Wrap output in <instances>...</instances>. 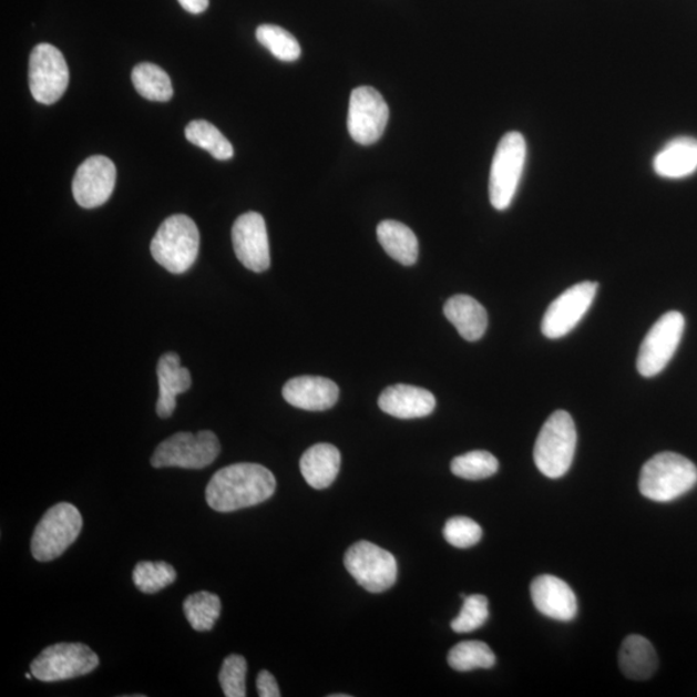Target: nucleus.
Here are the masks:
<instances>
[{"mask_svg":"<svg viewBox=\"0 0 697 697\" xmlns=\"http://www.w3.org/2000/svg\"><path fill=\"white\" fill-rule=\"evenodd\" d=\"M277 489L276 476L260 464L239 463L218 470L206 489L207 504L230 513L265 503Z\"/></svg>","mask_w":697,"mask_h":697,"instance_id":"nucleus-1","label":"nucleus"},{"mask_svg":"<svg viewBox=\"0 0 697 697\" xmlns=\"http://www.w3.org/2000/svg\"><path fill=\"white\" fill-rule=\"evenodd\" d=\"M697 483V468L676 452L657 453L642 468L639 491L656 503H669L690 492Z\"/></svg>","mask_w":697,"mask_h":697,"instance_id":"nucleus-2","label":"nucleus"},{"mask_svg":"<svg viewBox=\"0 0 697 697\" xmlns=\"http://www.w3.org/2000/svg\"><path fill=\"white\" fill-rule=\"evenodd\" d=\"M201 246L198 226L186 215L164 221L155 233L151 250L154 260L172 274H184L197 260Z\"/></svg>","mask_w":697,"mask_h":697,"instance_id":"nucleus-3","label":"nucleus"},{"mask_svg":"<svg viewBox=\"0 0 697 697\" xmlns=\"http://www.w3.org/2000/svg\"><path fill=\"white\" fill-rule=\"evenodd\" d=\"M576 444L574 419L563 410L553 412L535 443L534 460L540 472L552 480L565 475L573 465Z\"/></svg>","mask_w":697,"mask_h":697,"instance_id":"nucleus-4","label":"nucleus"},{"mask_svg":"<svg viewBox=\"0 0 697 697\" xmlns=\"http://www.w3.org/2000/svg\"><path fill=\"white\" fill-rule=\"evenodd\" d=\"M527 160V144L522 133L509 132L500 140L490 172V201L493 208L511 207L521 184Z\"/></svg>","mask_w":697,"mask_h":697,"instance_id":"nucleus-5","label":"nucleus"},{"mask_svg":"<svg viewBox=\"0 0 697 697\" xmlns=\"http://www.w3.org/2000/svg\"><path fill=\"white\" fill-rule=\"evenodd\" d=\"M83 527L81 512L68 503L54 505L37 524L31 539V553L39 562H50L74 544Z\"/></svg>","mask_w":697,"mask_h":697,"instance_id":"nucleus-6","label":"nucleus"},{"mask_svg":"<svg viewBox=\"0 0 697 697\" xmlns=\"http://www.w3.org/2000/svg\"><path fill=\"white\" fill-rule=\"evenodd\" d=\"M221 441L214 432L202 430L197 434L177 433L163 441L154 451V468L202 469L221 455Z\"/></svg>","mask_w":697,"mask_h":697,"instance_id":"nucleus-7","label":"nucleus"},{"mask_svg":"<svg viewBox=\"0 0 697 697\" xmlns=\"http://www.w3.org/2000/svg\"><path fill=\"white\" fill-rule=\"evenodd\" d=\"M99 656L83 644H58L43 649L30 672L41 683H60L90 675L99 667Z\"/></svg>","mask_w":697,"mask_h":697,"instance_id":"nucleus-8","label":"nucleus"},{"mask_svg":"<svg viewBox=\"0 0 697 697\" xmlns=\"http://www.w3.org/2000/svg\"><path fill=\"white\" fill-rule=\"evenodd\" d=\"M344 563L348 573L367 592L382 593L397 582L398 565L394 555L370 542L351 545Z\"/></svg>","mask_w":697,"mask_h":697,"instance_id":"nucleus-9","label":"nucleus"},{"mask_svg":"<svg viewBox=\"0 0 697 697\" xmlns=\"http://www.w3.org/2000/svg\"><path fill=\"white\" fill-rule=\"evenodd\" d=\"M685 331V317L669 311L657 320L639 348L637 368L644 378H654L668 366Z\"/></svg>","mask_w":697,"mask_h":697,"instance_id":"nucleus-10","label":"nucleus"},{"mask_svg":"<svg viewBox=\"0 0 697 697\" xmlns=\"http://www.w3.org/2000/svg\"><path fill=\"white\" fill-rule=\"evenodd\" d=\"M29 85L38 103L52 105L64 95L69 85V68L57 47L38 44L30 54Z\"/></svg>","mask_w":697,"mask_h":697,"instance_id":"nucleus-11","label":"nucleus"},{"mask_svg":"<svg viewBox=\"0 0 697 697\" xmlns=\"http://www.w3.org/2000/svg\"><path fill=\"white\" fill-rule=\"evenodd\" d=\"M389 122V106L381 93L372 88H358L351 92L348 130L360 145L378 143Z\"/></svg>","mask_w":697,"mask_h":697,"instance_id":"nucleus-12","label":"nucleus"},{"mask_svg":"<svg viewBox=\"0 0 697 697\" xmlns=\"http://www.w3.org/2000/svg\"><path fill=\"white\" fill-rule=\"evenodd\" d=\"M597 291L598 284L595 281H582L560 295L543 318L542 332L545 338L561 339L573 331L590 311Z\"/></svg>","mask_w":697,"mask_h":697,"instance_id":"nucleus-13","label":"nucleus"},{"mask_svg":"<svg viewBox=\"0 0 697 697\" xmlns=\"http://www.w3.org/2000/svg\"><path fill=\"white\" fill-rule=\"evenodd\" d=\"M235 255L245 268L263 273L270 266L268 230L264 217L257 213L243 214L232 229Z\"/></svg>","mask_w":697,"mask_h":697,"instance_id":"nucleus-14","label":"nucleus"},{"mask_svg":"<svg viewBox=\"0 0 697 697\" xmlns=\"http://www.w3.org/2000/svg\"><path fill=\"white\" fill-rule=\"evenodd\" d=\"M115 182V164L103 155L91 156L75 172L74 199L83 208L103 206L112 197Z\"/></svg>","mask_w":697,"mask_h":697,"instance_id":"nucleus-15","label":"nucleus"},{"mask_svg":"<svg viewBox=\"0 0 697 697\" xmlns=\"http://www.w3.org/2000/svg\"><path fill=\"white\" fill-rule=\"evenodd\" d=\"M531 598L539 613L558 622H571L577 615V598L562 578L542 575L531 584Z\"/></svg>","mask_w":697,"mask_h":697,"instance_id":"nucleus-16","label":"nucleus"},{"mask_svg":"<svg viewBox=\"0 0 697 697\" xmlns=\"http://www.w3.org/2000/svg\"><path fill=\"white\" fill-rule=\"evenodd\" d=\"M286 402L305 411H327L338 403L339 387L319 376H299L284 387Z\"/></svg>","mask_w":697,"mask_h":697,"instance_id":"nucleus-17","label":"nucleus"},{"mask_svg":"<svg viewBox=\"0 0 697 697\" xmlns=\"http://www.w3.org/2000/svg\"><path fill=\"white\" fill-rule=\"evenodd\" d=\"M435 404V397L429 390L406 383L387 388L379 398V407L383 412L402 420L429 417Z\"/></svg>","mask_w":697,"mask_h":697,"instance_id":"nucleus-18","label":"nucleus"},{"mask_svg":"<svg viewBox=\"0 0 697 697\" xmlns=\"http://www.w3.org/2000/svg\"><path fill=\"white\" fill-rule=\"evenodd\" d=\"M160 382V399L156 402V413L161 419H168L176 409V398L186 393L192 387V375L180 363L176 352H166L156 367Z\"/></svg>","mask_w":697,"mask_h":697,"instance_id":"nucleus-19","label":"nucleus"},{"mask_svg":"<svg viewBox=\"0 0 697 697\" xmlns=\"http://www.w3.org/2000/svg\"><path fill=\"white\" fill-rule=\"evenodd\" d=\"M656 175L664 178H685L697 171V140L677 137L669 141L653 162Z\"/></svg>","mask_w":697,"mask_h":697,"instance_id":"nucleus-20","label":"nucleus"},{"mask_svg":"<svg viewBox=\"0 0 697 697\" xmlns=\"http://www.w3.org/2000/svg\"><path fill=\"white\" fill-rule=\"evenodd\" d=\"M340 451L330 443L311 445L300 460L304 480L317 490L330 488L340 472Z\"/></svg>","mask_w":697,"mask_h":697,"instance_id":"nucleus-21","label":"nucleus"},{"mask_svg":"<svg viewBox=\"0 0 697 697\" xmlns=\"http://www.w3.org/2000/svg\"><path fill=\"white\" fill-rule=\"evenodd\" d=\"M443 312L445 318L457 327L461 338L467 341H478L488 330V311L473 297L457 295L445 303Z\"/></svg>","mask_w":697,"mask_h":697,"instance_id":"nucleus-22","label":"nucleus"},{"mask_svg":"<svg viewBox=\"0 0 697 697\" xmlns=\"http://www.w3.org/2000/svg\"><path fill=\"white\" fill-rule=\"evenodd\" d=\"M618 665L625 677L633 680L652 678L659 667L656 649L647 638L632 634L626 637L618 653Z\"/></svg>","mask_w":697,"mask_h":697,"instance_id":"nucleus-23","label":"nucleus"},{"mask_svg":"<svg viewBox=\"0 0 697 697\" xmlns=\"http://www.w3.org/2000/svg\"><path fill=\"white\" fill-rule=\"evenodd\" d=\"M378 239L386 253L399 264H417L419 240L409 226L394 221L381 222L378 225Z\"/></svg>","mask_w":697,"mask_h":697,"instance_id":"nucleus-24","label":"nucleus"},{"mask_svg":"<svg viewBox=\"0 0 697 697\" xmlns=\"http://www.w3.org/2000/svg\"><path fill=\"white\" fill-rule=\"evenodd\" d=\"M132 83L146 100L166 103L174 96L170 75L151 62H143L132 70Z\"/></svg>","mask_w":697,"mask_h":697,"instance_id":"nucleus-25","label":"nucleus"},{"mask_svg":"<svg viewBox=\"0 0 697 697\" xmlns=\"http://www.w3.org/2000/svg\"><path fill=\"white\" fill-rule=\"evenodd\" d=\"M185 137L189 143L208 152L217 161H229L234 156L230 141L207 121H193L186 125Z\"/></svg>","mask_w":697,"mask_h":697,"instance_id":"nucleus-26","label":"nucleus"},{"mask_svg":"<svg viewBox=\"0 0 697 697\" xmlns=\"http://www.w3.org/2000/svg\"><path fill=\"white\" fill-rule=\"evenodd\" d=\"M184 614L194 631L208 632L221 617L222 601L209 592L192 594L184 602Z\"/></svg>","mask_w":697,"mask_h":697,"instance_id":"nucleus-27","label":"nucleus"},{"mask_svg":"<svg viewBox=\"0 0 697 697\" xmlns=\"http://www.w3.org/2000/svg\"><path fill=\"white\" fill-rule=\"evenodd\" d=\"M448 662L452 669L472 672L491 669L496 664V656L484 642L465 640L450 649Z\"/></svg>","mask_w":697,"mask_h":697,"instance_id":"nucleus-28","label":"nucleus"},{"mask_svg":"<svg viewBox=\"0 0 697 697\" xmlns=\"http://www.w3.org/2000/svg\"><path fill=\"white\" fill-rule=\"evenodd\" d=\"M257 41L269 50L274 58L293 62L299 60L301 47L289 31L277 25H262L256 30Z\"/></svg>","mask_w":697,"mask_h":697,"instance_id":"nucleus-29","label":"nucleus"},{"mask_svg":"<svg viewBox=\"0 0 697 697\" xmlns=\"http://www.w3.org/2000/svg\"><path fill=\"white\" fill-rule=\"evenodd\" d=\"M132 577L137 590L146 594H154L174 584L177 574L167 562L144 561L137 563Z\"/></svg>","mask_w":697,"mask_h":697,"instance_id":"nucleus-30","label":"nucleus"},{"mask_svg":"<svg viewBox=\"0 0 697 697\" xmlns=\"http://www.w3.org/2000/svg\"><path fill=\"white\" fill-rule=\"evenodd\" d=\"M499 460L488 451H472L452 460L451 472L468 481L485 480L495 475Z\"/></svg>","mask_w":697,"mask_h":697,"instance_id":"nucleus-31","label":"nucleus"},{"mask_svg":"<svg viewBox=\"0 0 697 697\" xmlns=\"http://www.w3.org/2000/svg\"><path fill=\"white\" fill-rule=\"evenodd\" d=\"M489 616V599L481 594L469 595L464 598L459 616L453 618L451 628L455 633L474 632L482 628Z\"/></svg>","mask_w":697,"mask_h":697,"instance_id":"nucleus-32","label":"nucleus"},{"mask_svg":"<svg viewBox=\"0 0 697 697\" xmlns=\"http://www.w3.org/2000/svg\"><path fill=\"white\" fill-rule=\"evenodd\" d=\"M482 527L468 516H453L444 524L443 536L450 545L467 550L481 542Z\"/></svg>","mask_w":697,"mask_h":697,"instance_id":"nucleus-33","label":"nucleus"},{"mask_svg":"<svg viewBox=\"0 0 697 697\" xmlns=\"http://www.w3.org/2000/svg\"><path fill=\"white\" fill-rule=\"evenodd\" d=\"M247 662L240 655H230L224 660L221 685L226 697H246Z\"/></svg>","mask_w":697,"mask_h":697,"instance_id":"nucleus-34","label":"nucleus"},{"mask_svg":"<svg viewBox=\"0 0 697 697\" xmlns=\"http://www.w3.org/2000/svg\"><path fill=\"white\" fill-rule=\"evenodd\" d=\"M257 693L260 697H279L280 691L276 678L268 670H262L257 676Z\"/></svg>","mask_w":697,"mask_h":697,"instance_id":"nucleus-35","label":"nucleus"},{"mask_svg":"<svg viewBox=\"0 0 697 697\" xmlns=\"http://www.w3.org/2000/svg\"><path fill=\"white\" fill-rule=\"evenodd\" d=\"M185 11L199 14L207 10L209 0H178Z\"/></svg>","mask_w":697,"mask_h":697,"instance_id":"nucleus-36","label":"nucleus"},{"mask_svg":"<svg viewBox=\"0 0 697 697\" xmlns=\"http://www.w3.org/2000/svg\"><path fill=\"white\" fill-rule=\"evenodd\" d=\"M331 697H350V696L347 694H344V695H331Z\"/></svg>","mask_w":697,"mask_h":697,"instance_id":"nucleus-37","label":"nucleus"}]
</instances>
